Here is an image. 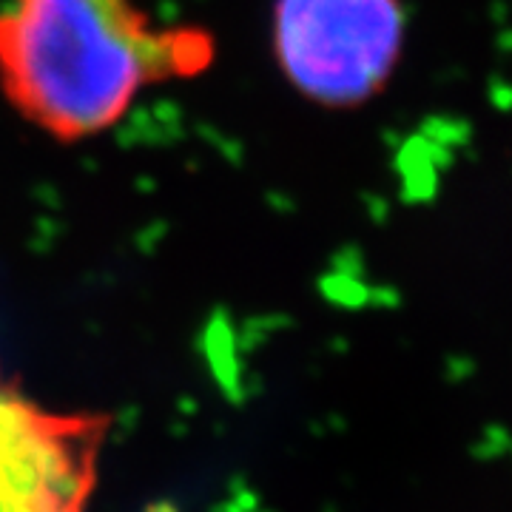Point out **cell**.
I'll return each instance as SVG.
<instances>
[{
	"mask_svg": "<svg viewBox=\"0 0 512 512\" xmlns=\"http://www.w3.org/2000/svg\"><path fill=\"white\" fill-rule=\"evenodd\" d=\"M128 0H12L0 12V80L32 123L63 140L92 137L180 66Z\"/></svg>",
	"mask_w": 512,
	"mask_h": 512,
	"instance_id": "6da1fadb",
	"label": "cell"
},
{
	"mask_svg": "<svg viewBox=\"0 0 512 512\" xmlns=\"http://www.w3.org/2000/svg\"><path fill=\"white\" fill-rule=\"evenodd\" d=\"M402 46L399 0H276V63L313 103L342 109L370 100Z\"/></svg>",
	"mask_w": 512,
	"mask_h": 512,
	"instance_id": "7a4b0ae2",
	"label": "cell"
},
{
	"mask_svg": "<svg viewBox=\"0 0 512 512\" xmlns=\"http://www.w3.org/2000/svg\"><path fill=\"white\" fill-rule=\"evenodd\" d=\"M37 424H40V419L26 404L0 393V450L15 447L29 430H35Z\"/></svg>",
	"mask_w": 512,
	"mask_h": 512,
	"instance_id": "3957f363",
	"label": "cell"
}]
</instances>
